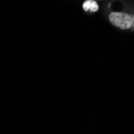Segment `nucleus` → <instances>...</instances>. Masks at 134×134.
<instances>
[{
	"mask_svg": "<svg viewBox=\"0 0 134 134\" xmlns=\"http://www.w3.org/2000/svg\"><path fill=\"white\" fill-rule=\"evenodd\" d=\"M108 19L113 26L122 30H127L132 27V15L129 13L113 11L109 14Z\"/></svg>",
	"mask_w": 134,
	"mask_h": 134,
	"instance_id": "1",
	"label": "nucleus"
},
{
	"mask_svg": "<svg viewBox=\"0 0 134 134\" xmlns=\"http://www.w3.org/2000/svg\"><path fill=\"white\" fill-rule=\"evenodd\" d=\"M82 7L84 11L96 12L99 10V5L96 0H85L83 3Z\"/></svg>",
	"mask_w": 134,
	"mask_h": 134,
	"instance_id": "2",
	"label": "nucleus"
},
{
	"mask_svg": "<svg viewBox=\"0 0 134 134\" xmlns=\"http://www.w3.org/2000/svg\"><path fill=\"white\" fill-rule=\"evenodd\" d=\"M132 28H134V14L132 15Z\"/></svg>",
	"mask_w": 134,
	"mask_h": 134,
	"instance_id": "3",
	"label": "nucleus"
}]
</instances>
